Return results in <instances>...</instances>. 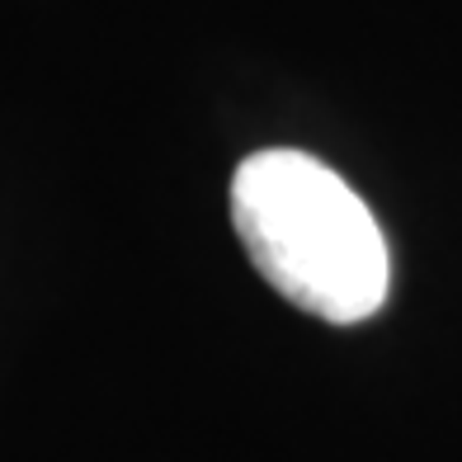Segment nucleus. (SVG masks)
<instances>
[{
  "label": "nucleus",
  "instance_id": "f257e3e1",
  "mask_svg": "<svg viewBox=\"0 0 462 462\" xmlns=\"http://www.w3.org/2000/svg\"><path fill=\"white\" fill-rule=\"evenodd\" d=\"M231 226L255 274L307 317L359 326L387 302L383 226L317 156L292 146L245 156L231 175Z\"/></svg>",
  "mask_w": 462,
  "mask_h": 462
}]
</instances>
